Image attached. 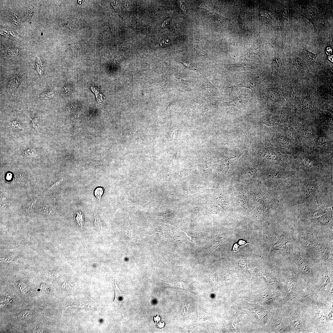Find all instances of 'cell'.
<instances>
[{"label":"cell","instance_id":"cell-1","mask_svg":"<svg viewBox=\"0 0 333 333\" xmlns=\"http://www.w3.org/2000/svg\"><path fill=\"white\" fill-rule=\"evenodd\" d=\"M320 183L317 179H305L301 183L298 193L297 203L303 204L310 201L317 194Z\"/></svg>","mask_w":333,"mask_h":333},{"label":"cell","instance_id":"cell-2","mask_svg":"<svg viewBox=\"0 0 333 333\" xmlns=\"http://www.w3.org/2000/svg\"><path fill=\"white\" fill-rule=\"evenodd\" d=\"M301 15L312 24L316 36L319 42V33L323 26V23L318 9L314 7H308L302 13Z\"/></svg>","mask_w":333,"mask_h":333},{"label":"cell","instance_id":"cell-3","mask_svg":"<svg viewBox=\"0 0 333 333\" xmlns=\"http://www.w3.org/2000/svg\"><path fill=\"white\" fill-rule=\"evenodd\" d=\"M289 8V5L287 4L282 5L278 15L283 48L285 47L286 36L290 30Z\"/></svg>","mask_w":333,"mask_h":333},{"label":"cell","instance_id":"cell-4","mask_svg":"<svg viewBox=\"0 0 333 333\" xmlns=\"http://www.w3.org/2000/svg\"><path fill=\"white\" fill-rule=\"evenodd\" d=\"M299 160L303 166L308 168L318 169L323 167L322 162L314 158L304 156L300 157Z\"/></svg>","mask_w":333,"mask_h":333},{"label":"cell","instance_id":"cell-5","mask_svg":"<svg viewBox=\"0 0 333 333\" xmlns=\"http://www.w3.org/2000/svg\"><path fill=\"white\" fill-rule=\"evenodd\" d=\"M317 252L321 259L327 261L332 258V253L330 246L327 243H318L315 246Z\"/></svg>","mask_w":333,"mask_h":333},{"label":"cell","instance_id":"cell-6","mask_svg":"<svg viewBox=\"0 0 333 333\" xmlns=\"http://www.w3.org/2000/svg\"><path fill=\"white\" fill-rule=\"evenodd\" d=\"M260 84V80L257 79L247 80L242 81L240 83L230 87L231 88L236 87H245L250 89L252 93L254 94L258 90Z\"/></svg>","mask_w":333,"mask_h":333},{"label":"cell","instance_id":"cell-7","mask_svg":"<svg viewBox=\"0 0 333 333\" xmlns=\"http://www.w3.org/2000/svg\"><path fill=\"white\" fill-rule=\"evenodd\" d=\"M271 65L272 75L276 77H279L283 72L284 68L282 61L281 58L276 53Z\"/></svg>","mask_w":333,"mask_h":333},{"label":"cell","instance_id":"cell-8","mask_svg":"<svg viewBox=\"0 0 333 333\" xmlns=\"http://www.w3.org/2000/svg\"><path fill=\"white\" fill-rule=\"evenodd\" d=\"M299 237L302 245L305 248H309L314 245L316 246L318 244L316 242L314 236L311 233L302 232L300 234Z\"/></svg>","mask_w":333,"mask_h":333},{"label":"cell","instance_id":"cell-9","mask_svg":"<svg viewBox=\"0 0 333 333\" xmlns=\"http://www.w3.org/2000/svg\"><path fill=\"white\" fill-rule=\"evenodd\" d=\"M332 215V214L327 213L317 217L309 218L308 220L314 224L324 226L327 225L331 221Z\"/></svg>","mask_w":333,"mask_h":333},{"label":"cell","instance_id":"cell-10","mask_svg":"<svg viewBox=\"0 0 333 333\" xmlns=\"http://www.w3.org/2000/svg\"><path fill=\"white\" fill-rule=\"evenodd\" d=\"M249 53L250 56L253 58H259L264 54V45L260 42L254 43L251 47Z\"/></svg>","mask_w":333,"mask_h":333},{"label":"cell","instance_id":"cell-11","mask_svg":"<svg viewBox=\"0 0 333 333\" xmlns=\"http://www.w3.org/2000/svg\"><path fill=\"white\" fill-rule=\"evenodd\" d=\"M286 99L290 102H293L297 100L298 91L294 86L289 85L285 87L283 93Z\"/></svg>","mask_w":333,"mask_h":333},{"label":"cell","instance_id":"cell-12","mask_svg":"<svg viewBox=\"0 0 333 333\" xmlns=\"http://www.w3.org/2000/svg\"><path fill=\"white\" fill-rule=\"evenodd\" d=\"M249 99L248 96L245 94L241 93L238 96L229 102L223 101L225 107H234L242 105L246 102Z\"/></svg>","mask_w":333,"mask_h":333},{"label":"cell","instance_id":"cell-13","mask_svg":"<svg viewBox=\"0 0 333 333\" xmlns=\"http://www.w3.org/2000/svg\"><path fill=\"white\" fill-rule=\"evenodd\" d=\"M307 44V42H306V44L303 46L302 51L303 56L307 63L314 68L316 58L323 49L318 53L315 54L308 50Z\"/></svg>","mask_w":333,"mask_h":333},{"label":"cell","instance_id":"cell-14","mask_svg":"<svg viewBox=\"0 0 333 333\" xmlns=\"http://www.w3.org/2000/svg\"><path fill=\"white\" fill-rule=\"evenodd\" d=\"M266 97L268 101L272 103H280L284 101L280 92L276 88L268 90L266 93Z\"/></svg>","mask_w":333,"mask_h":333},{"label":"cell","instance_id":"cell-15","mask_svg":"<svg viewBox=\"0 0 333 333\" xmlns=\"http://www.w3.org/2000/svg\"><path fill=\"white\" fill-rule=\"evenodd\" d=\"M244 308L247 309L256 314L260 320H262L265 315V311L262 307L257 304H253L245 302L243 305Z\"/></svg>","mask_w":333,"mask_h":333},{"label":"cell","instance_id":"cell-16","mask_svg":"<svg viewBox=\"0 0 333 333\" xmlns=\"http://www.w3.org/2000/svg\"><path fill=\"white\" fill-rule=\"evenodd\" d=\"M247 254L240 255L237 259L238 267L242 273L247 276H250L251 274L247 267Z\"/></svg>","mask_w":333,"mask_h":333},{"label":"cell","instance_id":"cell-17","mask_svg":"<svg viewBox=\"0 0 333 333\" xmlns=\"http://www.w3.org/2000/svg\"><path fill=\"white\" fill-rule=\"evenodd\" d=\"M295 262L301 270L306 274H309L310 272V269L305 260L302 258L300 252H296L294 255Z\"/></svg>","mask_w":333,"mask_h":333},{"label":"cell","instance_id":"cell-18","mask_svg":"<svg viewBox=\"0 0 333 333\" xmlns=\"http://www.w3.org/2000/svg\"><path fill=\"white\" fill-rule=\"evenodd\" d=\"M227 68L229 71L232 72H237L250 70L252 69V67L250 64L242 63L227 65Z\"/></svg>","mask_w":333,"mask_h":333},{"label":"cell","instance_id":"cell-19","mask_svg":"<svg viewBox=\"0 0 333 333\" xmlns=\"http://www.w3.org/2000/svg\"><path fill=\"white\" fill-rule=\"evenodd\" d=\"M22 80V78L20 76L16 75H12L8 81L7 88L10 89L18 88L21 85Z\"/></svg>","mask_w":333,"mask_h":333},{"label":"cell","instance_id":"cell-20","mask_svg":"<svg viewBox=\"0 0 333 333\" xmlns=\"http://www.w3.org/2000/svg\"><path fill=\"white\" fill-rule=\"evenodd\" d=\"M326 210L320 208H310L306 212L305 215L309 218L318 217L327 213ZM328 213V212H327Z\"/></svg>","mask_w":333,"mask_h":333},{"label":"cell","instance_id":"cell-21","mask_svg":"<svg viewBox=\"0 0 333 333\" xmlns=\"http://www.w3.org/2000/svg\"><path fill=\"white\" fill-rule=\"evenodd\" d=\"M263 153L265 157L270 160L274 161H279L282 164H286L288 163V160L281 159L278 155L272 151L265 150Z\"/></svg>","mask_w":333,"mask_h":333},{"label":"cell","instance_id":"cell-22","mask_svg":"<svg viewBox=\"0 0 333 333\" xmlns=\"http://www.w3.org/2000/svg\"><path fill=\"white\" fill-rule=\"evenodd\" d=\"M302 107L306 109L312 108L314 106V102L310 97L307 95H304L300 101Z\"/></svg>","mask_w":333,"mask_h":333},{"label":"cell","instance_id":"cell-23","mask_svg":"<svg viewBox=\"0 0 333 333\" xmlns=\"http://www.w3.org/2000/svg\"><path fill=\"white\" fill-rule=\"evenodd\" d=\"M262 121L265 124L272 125H277L281 122L280 118L276 116H268L265 117Z\"/></svg>","mask_w":333,"mask_h":333},{"label":"cell","instance_id":"cell-24","mask_svg":"<svg viewBox=\"0 0 333 333\" xmlns=\"http://www.w3.org/2000/svg\"><path fill=\"white\" fill-rule=\"evenodd\" d=\"M293 64L298 72L303 76L305 73V67L300 59L296 58L293 60Z\"/></svg>","mask_w":333,"mask_h":333},{"label":"cell","instance_id":"cell-25","mask_svg":"<svg viewBox=\"0 0 333 333\" xmlns=\"http://www.w3.org/2000/svg\"><path fill=\"white\" fill-rule=\"evenodd\" d=\"M285 236L281 235L279 236L273 242L272 245L270 254L274 250L279 247L282 244L284 240Z\"/></svg>","mask_w":333,"mask_h":333},{"label":"cell","instance_id":"cell-26","mask_svg":"<svg viewBox=\"0 0 333 333\" xmlns=\"http://www.w3.org/2000/svg\"><path fill=\"white\" fill-rule=\"evenodd\" d=\"M114 286L115 295L113 303H116L121 301L127 294L122 293L120 291L116 284V280Z\"/></svg>","mask_w":333,"mask_h":333},{"label":"cell","instance_id":"cell-27","mask_svg":"<svg viewBox=\"0 0 333 333\" xmlns=\"http://www.w3.org/2000/svg\"><path fill=\"white\" fill-rule=\"evenodd\" d=\"M260 17L261 21L267 24H270L272 21V18L268 12L261 11L260 12Z\"/></svg>","mask_w":333,"mask_h":333},{"label":"cell","instance_id":"cell-28","mask_svg":"<svg viewBox=\"0 0 333 333\" xmlns=\"http://www.w3.org/2000/svg\"><path fill=\"white\" fill-rule=\"evenodd\" d=\"M276 142L277 144L282 146H287L290 144L289 139L284 136H280L277 138Z\"/></svg>","mask_w":333,"mask_h":333},{"label":"cell","instance_id":"cell-29","mask_svg":"<svg viewBox=\"0 0 333 333\" xmlns=\"http://www.w3.org/2000/svg\"><path fill=\"white\" fill-rule=\"evenodd\" d=\"M74 219L79 225L82 228L84 224V215L81 212H77L75 213Z\"/></svg>","mask_w":333,"mask_h":333},{"label":"cell","instance_id":"cell-30","mask_svg":"<svg viewBox=\"0 0 333 333\" xmlns=\"http://www.w3.org/2000/svg\"><path fill=\"white\" fill-rule=\"evenodd\" d=\"M288 243H292L291 241L285 237L283 242L282 245L275 250H280L283 252L286 253L287 252L288 247L287 245Z\"/></svg>","mask_w":333,"mask_h":333},{"label":"cell","instance_id":"cell-31","mask_svg":"<svg viewBox=\"0 0 333 333\" xmlns=\"http://www.w3.org/2000/svg\"><path fill=\"white\" fill-rule=\"evenodd\" d=\"M327 138L325 137H319L314 139L312 141L313 143L317 145H323L327 142Z\"/></svg>","mask_w":333,"mask_h":333},{"label":"cell","instance_id":"cell-32","mask_svg":"<svg viewBox=\"0 0 333 333\" xmlns=\"http://www.w3.org/2000/svg\"><path fill=\"white\" fill-rule=\"evenodd\" d=\"M35 68L39 75L42 77L43 75V68L42 62L40 60H38L35 64Z\"/></svg>","mask_w":333,"mask_h":333},{"label":"cell","instance_id":"cell-33","mask_svg":"<svg viewBox=\"0 0 333 333\" xmlns=\"http://www.w3.org/2000/svg\"><path fill=\"white\" fill-rule=\"evenodd\" d=\"M34 12V9L32 6H27L24 9L25 14L26 18L31 19Z\"/></svg>","mask_w":333,"mask_h":333},{"label":"cell","instance_id":"cell-34","mask_svg":"<svg viewBox=\"0 0 333 333\" xmlns=\"http://www.w3.org/2000/svg\"><path fill=\"white\" fill-rule=\"evenodd\" d=\"M24 154L26 156L29 158H35L37 155L36 151L32 149H28L26 150Z\"/></svg>","mask_w":333,"mask_h":333},{"label":"cell","instance_id":"cell-35","mask_svg":"<svg viewBox=\"0 0 333 333\" xmlns=\"http://www.w3.org/2000/svg\"><path fill=\"white\" fill-rule=\"evenodd\" d=\"M285 131L287 135L294 141L296 140V137L295 132L291 128L286 127Z\"/></svg>","mask_w":333,"mask_h":333},{"label":"cell","instance_id":"cell-36","mask_svg":"<svg viewBox=\"0 0 333 333\" xmlns=\"http://www.w3.org/2000/svg\"><path fill=\"white\" fill-rule=\"evenodd\" d=\"M261 275L267 283H270L275 282L273 276L268 273L263 272L261 273Z\"/></svg>","mask_w":333,"mask_h":333},{"label":"cell","instance_id":"cell-37","mask_svg":"<svg viewBox=\"0 0 333 333\" xmlns=\"http://www.w3.org/2000/svg\"><path fill=\"white\" fill-rule=\"evenodd\" d=\"M54 93L52 91H46L42 92L40 95L41 98L48 100L52 98L54 96Z\"/></svg>","mask_w":333,"mask_h":333},{"label":"cell","instance_id":"cell-38","mask_svg":"<svg viewBox=\"0 0 333 333\" xmlns=\"http://www.w3.org/2000/svg\"><path fill=\"white\" fill-rule=\"evenodd\" d=\"M300 134L302 137L305 139L309 138L310 136V131L306 128H301L300 130Z\"/></svg>","mask_w":333,"mask_h":333},{"label":"cell","instance_id":"cell-39","mask_svg":"<svg viewBox=\"0 0 333 333\" xmlns=\"http://www.w3.org/2000/svg\"><path fill=\"white\" fill-rule=\"evenodd\" d=\"M11 18L13 23L16 25H18L19 23V19L18 14L16 12H13L11 15Z\"/></svg>","mask_w":333,"mask_h":333},{"label":"cell","instance_id":"cell-40","mask_svg":"<svg viewBox=\"0 0 333 333\" xmlns=\"http://www.w3.org/2000/svg\"><path fill=\"white\" fill-rule=\"evenodd\" d=\"M104 192V189L101 187L97 188L94 191L96 197L100 201Z\"/></svg>","mask_w":333,"mask_h":333},{"label":"cell","instance_id":"cell-41","mask_svg":"<svg viewBox=\"0 0 333 333\" xmlns=\"http://www.w3.org/2000/svg\"><path fill=\"white\" fill-rule=\"evenodd\" d=\"M30 123L31 126L35 130H38L39 127L38 123V120L35 117L33 119L30 118Z\"/></svg>","mask_w":333,"mask_h":333},{"label":"cell","instance_id":"cell-42","mask_svg":"<svg viewBox=\"0 0 333 333\" xmlns=\"http://www.w3.org/2000/svg\"><path fill=\"white\" fill-rule=\"evenodd\" d=\"M11 127L13 129L20 130L22 126L20 123L17 121H13L11 124Z\"/></svg>","mask_w":333,"mask_h":333},{"label":"cell","instance_id":"cell-43","mask_svg":"<svg viewBox=\"0 0 333 333\" xmlns=\"http://www.w3.org/2000/svg\"><path fill=\"white\" fill-rule=\"evenodd\" d=\"M13 259L9 257H6L3 258L0 257L1 262L7 265L9 263L13 262Z\"/></svg>","mask_w":333,"mask_h":333},{"label":"cell","instance_id":"cell-44","mask_svg":"<svg viewBox=\"0 0 333 333\" xmlns=\"http://www.w3.org/2000/svg\"><path fill=\"white\" fill-rule=\"evenodd\" d=\"M95 222L96 225L100 228L101 227V224L99 219L96 216L95 217Z\"/></svg>","mask_w":333,"mask_h":333},{"label":"cell","instance_id":"cell-45","mask_svg":"<svg viewBox=\"0 0 333 333\" xmlns=\"http://www.w3.org/2000/svg\"><path fill=\"white\" fill-rule=\"evenodd\" d=\"M247 243V242L243 240H240L238 241V244L240 246L244 245Z\"/></svg>","mask_w":333,"mask_h":333},{"label":"cell","instance_id":"cell-46","mask_svg":"<svg viewBox=\"0 0 333 333\" xmlns=\"http://www.w3.org/2000/svg\"><path fill=\"white\" fill-rule=\"evenodd\" d=\"M239 245L237 244H235V245H234L233 248H232V251H236L239 248Z\"/></svg>","mask_w":333,"mask_h":333},{"label":"cell","instance_id":"cell-47","mask_svg":"<svg viewBox=\"0 0 333 333\" xmlns=\"http://www.w3.org/2000/svg\"><path fill=\"white\" fill-rule=\"evenodd\" d=\"M179 7H180V9H181L183 11H184V12H186V10H185V8L184 7V6H183V4L180 1L179 2Z\"/></svg>","mask_w":333,"mask_h":333},{"label":"cell","instance_id":"cell-48","mask_svg":"<svg viewBox=\"0 0 333 333\" xmlns=\"http://www.w3.org/2000/svg\"><path fill=\"white\" fill-rule=\"evenodd\" d=\"M170 18H168V19H166V20H165L164 22L163 23H162V25H161V28L162 27H164L165 26L167 23L168 22L169 20H170Z\"/></svg>","mask_w":333,"mask_h":333},{"label":"cell","instance_id":"cell-49","mask_svg":"<svg viewBox=\"0 0 333 333\" xmlns=\"http://www.w3.org/2000/svg\"><path fill=\"white\" fill-rule=\"evenodd\" d=\"M12 178V174L10 173H8L7 174L6 179L8 180Z\"/></svg>","mask_w":333,"mask_h":333},{"label":"cell","instance_id":"cell-50","mask_svg":"<svg viewBox=\"0 0 333 333\" xmlns=\"http://www.w3.org/2000/svg\"><path fill=\"white\" fill-rule=\"evenodd\" d=\"M63 180V179L59 180L52 187L54 186L57 185L59 184Z\"/></svg>","mask_w":333,"mask_h":333}]
</instances>
